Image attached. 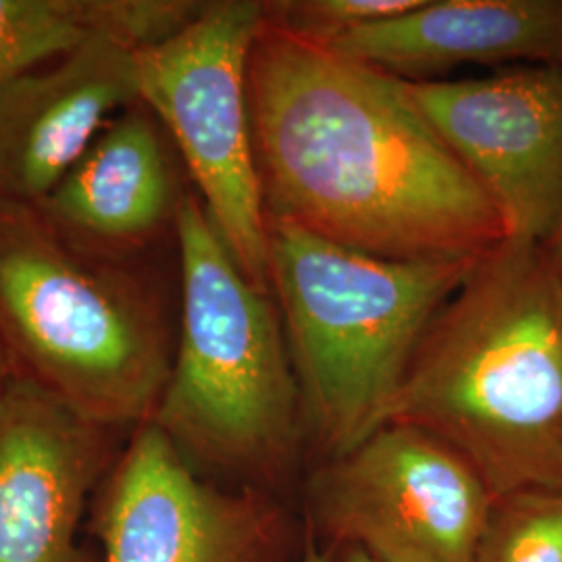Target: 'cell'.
Returning a JSON list of instances; mask_svg holds the SVG:
<instances>
[{
	"instance_id": "6da1fadb",
	"label": "cell",
	"mask_w": 562,
	"mask_h": 562,
	"mask_svg": "<svg viewBox=\"0 0 562 562\" xmlns=\"http://www.w3.org/2000/svg\"><path fill=\"white\" fill-rule=\"evenodd\" d=\"M248 113L267 220L394 261L469 259L498 211L392 76L265 18Z\"/></svg>"
},
{
	"instance_id": "7a4b0ae2",
	"label": "cell",
	"mask_w": 562,
	"mask_h": 562,
	"mask_svg": "<svg viewBox=\"0 0 562 562\" xmlns=\"http://www.w3.org/2000/svg\"><path fill=\"white\" fill-rule=\"evenodd\" d=\"M390 422L452 446L494 498L562 482V261L548 244L503 240L475 259Z\"/></svg>"
},
{
	"instance_id": "3957f363",
	"label": "cell",
	"mask_w": 562,
	"mask_h": 562,
	"mask_svg": "<svg viewBox=\"0 0 562 562\" xmlns=\"http://www.w3.org/2000/svg\"><path fill=\"white\" fill-rule=\"evenodd\" d=\"M267 222L269 290L299 382L304 443L329 461L385 423L429 323L480 255L394 261Z\"/></svg>"
},
{
	"instance_id": "277c9868",
	"label": "cell",
	"mask_w": 562,
	"mask_h": 562,
	"mask_svg": "<svg viewBox=\"0 0 562 562\" xmlns=\"http://www.w3.org/2000/svg\"><path fill=\"white\" fill-rule=\"evenodd\" d=\"M0 344L23 380L97 425L153 419L173 350L157 294L0 201Z\"/></svg>"
},
{
	"instance_id": "5b68a950",
	"label": "cell",
	"mask_w": 562,
	"mask_h": 562,
	"mask_svg": "<svg viewBox=\"0 0 562 562\" xmlns=\"http://www.w3.org/2000/svg\"><path fill=\"white\" fill-rule=\"evenodd\" d=\"M176 234L180 338L150 422L183 457L267 485L285 482L304 427L280 311L241 273L199 196H181Z\"/></svg>"
},
{
	"instance_id": "8992f818",
	"label": "cell",
	"mask_w": 562,
	"mask_h": 562,
	"mask_svg": "<svg viewBox=\"0 0 562 562\" xmlns=\"http://www.w3.org/2000/svg\"><path fill=\"white\" fill-rule=\"evenodd\" d=\"M265 2L215 0L136 55L140 102L178 144L209 220L241 273L269 290L267 211L248 113V59Z\"/></svg>"
},
{
	"instance_id": "52a82bcc",
	"label": "cell",
	"mask_w": 562,
	"mask_h": 562,
	"mask_svg": "<svg viewBox=\"0 0 562 562\" xmlns=\"http://www.w3.org/2000/svg\"><path fill=\"white\" fill-rule=\"evenodd\" d=\"M494 494L452 446L383 423L304 485L308 536L371 562H475Z\"/></svg>"
},
{
	"instance_id": "ba28073f",
	"label": "cell",
	"mask_w": 562,
	"mask_h": 562,
	"mask_svg": "<svg viewBox=\"0 0 562 562\" xmlns=\"http://www.w3.org/2000/svg\"><path fill=\"white\" fill-rule=\"evenodd\" d=\"M498 211L506 240L550 244L562 223V65L475 80L404 81Z\"/></svg>"
},
{
	"instance_id": "9c48e42d",
	"label": "cell",
	"mask_w": 562,
	"mask_h": 562,
	"mask_svg": "<svg viewBox=\"0 0 562 562\" xmlns=\"http://www.w3.org/2000/svg\"><path fill=\"white\" fill-rule=\"evenodd\" d=\"M106 562H281L294 525L278 504L202 483L148 422L125 452L102 519Z\"/></svg>"
},
{
	"instance_id": "30bf717a",
	"label": "cell",
	"mask_w": 562,
	"mask_h": 562,
	"mask_svg": "<svg viewBox=\"0 0 562 562\" xmlns=\"http://www.w3.org/2000/svg\"><path fill=\"white\" fill-rule=\"evenodd\" d=\"M136 55L125 42L94 41L0 88V201L38 206L140 102Z\"/></svg>"
},
{
	"instance_id": "8fae6325",
	"label": "cell",
	"mask_w": 562,
	"mask_h": 562,
	"mask_svg": "<svg viewBox=\"0 0 562 562\" xmlns=\"http://www.w3.org/2000/svg\"><path fill=\"white\" fill-rule=\"evenodd\" d=\"M41 385L0 392V562H76V529L101 431Z\"/></svg>"
},
{
	"instance_id": "7c38bea8",
	"label": "cell",
	"mask_w": 562,
	"mask_h": 562,
	"mask_svg": "<svg viewBox=\"0 0 562 562\" xmlns=\"http://www.w3.org/2000/svg\"><path fill=\"white\" fill-rule=\"evenodd\" d=\"M325 46L404 81L461 65H562V0H423Z\"/></svg>"
},
{
	"instance_id": "4fadbf2b",
	"label": "cell",
	"mask_w": 562,
	"mask_h": 562,
	"mask_svg": "<svg viewBox=\"0 0 562 562\" xmlns=\"http://www.w3.org/2000/svg\"><path fill=\"white\" fill-rule=\"evenodd\" d=\"M134 104L111 121L38 204L76 246L113 259L176 227L181 196L155 115Z\"/></svg>"
},
{
	"instance_id": "5bb4252c",
	"label": "cell",
	"mask_w": 562,
	"mask_h": 562,
	"mask_svg": "<svg viewBox=\"0 0 562 562\" xmlns=\"http://www.w3.org/2000/svg\"><path fill=\"white\" fill-rule=\"evenodd\" d=\"M196 0H0V88L94 41L144 48L194 20Z\"/></svg>"
},
{
	"instance_id": "9a60e30c",
	"label": "cell",
	"mask_w": 562,
	"mask_h": 562,
	"mask_svg": "<svg viewBox=\"0 0 562 562\" xmlns=\"http://www.w3.org/2000/svg\"><path fill=\"white\" fill-rule=\"evenodd\" d=\"M475 562H562V482L498 496Z\"/></svg>"
},
{
	"instance_id": "2e32d148",
	"label": "cell",
	"mask_w": 562,
	"mask_h": 562,
	"mask_svg": "<svg viewBox=\"0 0 562 562\" xmlns=\"http://www.w3.org/2000/svg\"><path fill=\"white\" fill-rule=\"evenodd\" d=\"M423 0H276L265 2V18L306 41L329 44L341 36L402 15Z\"/></svg>"
},
{
	"instance_id": "e0dca14e",
	"label": "cell",
	"mask_w": 562,
	"mask_h": 562,
	"mask_svg": "<svg viewBox=\"0 0 562 562\" xmlns=\"http://www.w3.org/2000/svg\"><path fill=\"white\" fill-rule=\"evenodd\" d=\"M299 562H338L336 552L325 548L319 542H315L308 533L304 536V548L301 550Z\"/></svg>"
},
{
	"instance_id": "ac0fdd59",
	"label": "cell",
	"mask_w": 562,
	"mask_h": 562,
	"mask_svg": "<svg viewBox=\"0 0 562 562\" xmlns=\"http://www.w3.org/2000/svg\"><path fill=\"white\" fill-rule=\"evenodd\" d=\"M11 373H13V371H11V362H9V357H7L4 348H2V344H0V392H2V387L9 382Z\"/></svg>"
},
{
	"instance_id": "d6986e66",
	"label": "cell",
	"mask_w": 562,
	"mask_h": 562,
	"mask_svg": "<svg viewBox=\"0 0 562 562\" xmlns=\"http://www.w3.org/2000/svg\"><path fill=\"white\" fill-rule=\"evenodd\" d=\"M336 557H338V562H371L357 550H341Z\"/></svg>"
},
{
	"instance_id": "ffe728a7",
	"label": "cell",
	"mask_w": 562,
	"mask_h": 562,
	"mask_svg": "<svg viewBox=\"0 0 562 562\" xmlns=\"http://www.w3.org/2000/svg\"><path fill=\"white\" fill-rule=\"evenodd\" d=\"M552 250H554V255L559 257L562 261V223L561 227H559V232H557V236L550 240V244H548Z\"/></svg>"
}]
</instances>
